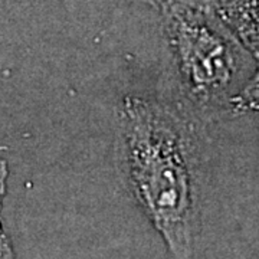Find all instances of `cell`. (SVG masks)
<instances>
[{
  "label": "cell",
  "instance_id": "3957f363",
  "mask_svg": "<svg viewBox=\"0 0 259 259\" xmlns=\"http://www.w3.org/2000/svg\"><path fill=\"white\" fill-rule=\"evenodd\" d=\"M221 8L232 29L259 61V0H228Z\"/></svg>",
  "mask_w": 259,
  "mask_h": 259
},
{
  "label": "cell",
  "instance_id": "6da1fadb",
  "mask_svg": "<svg viewBox=\"0 0 259 259\" xmlns=\"http://www.w3.org/2000/svg\"><path fill=\"white\" fill-rule=\"evenodd\" d=\"M204 125L160 98L127 95L118 156L130 193L176 258L193 255L202 229Z\"/></svg>",
  "mask_w": 259,
  "mask_h": 259
},
{
  "label": "cell",
  "instance_id": "7a4b0ae2",
  "mask_svg": "<svg viewBox=\"0 0 259 259\" xmlns=\"http://www.w3.org/2000/svg\"><path fill=\"white\" fill-rule=\"evenodd\" d=\"M160 15L167 101L204 127L243 112L258 61L226 20L221 2L180 0Z\"/></svg>",
  "mask_w": 259,
  "mask_h": 259
},
{
  "label": "cell",
  "instance_id": "5b68a950",
  "mask_svg": "<svg viewBox=\"0 0 259 259\" xmlns=\"http://www.w3.org/2000/svg\"><path fill=\"white\" fill-rule=\"evenodd\" d=\"M143 2H146L151 8L161 12V10L166 9L167 6H170V5H173L176 2H180V0H143Z\"/></svg>",
  "mask_w": 259,
  "mask_h": 259
},
{
  "label": "cell",
  "instance_id": "277c9868",
  "mask_svg": "<svg viewBox=\"0 0 259 259\" xmlns=\"http://www.w3.org/2000/svg\"><path fill=\"white\" fill-rule=\"evenodd\" d=\"M6 182H8V166L5 160L0 157V207L6 194Z\"/></svg>",
  "mask_w": 259,
  "mask_h": 259
}]
</instances>
